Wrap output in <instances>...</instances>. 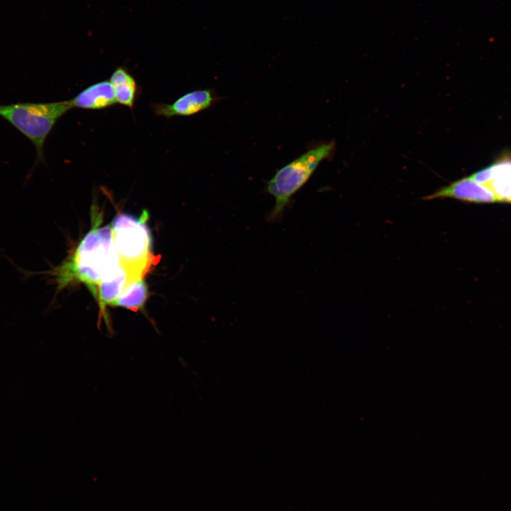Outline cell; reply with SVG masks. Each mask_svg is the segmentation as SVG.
Returning a JSON list of instances; mask_svg holds the SVG:
<instances>
[{"label": "cell", "mask_w": 511, "mask_h": 511, "mask_svg": "<svg viewBox=\"0 0 511 511\" xmlns=\"http://www.w3.org/2000/svg\"><path fill=\"white\" fill-rule=\"evenodd\" d=\"M94 225L83 238L75 253L67 260L52 270L34 273L17 267L24 278L37 274H47L53 278L57 290L71 281L78 280L84 283L97 297V287L103 277L120 263L116 252L111 226H99L97 218Z\"/></svg>", "instance_id": "cell-1"}, {"label": "cell", "mask_w": 511, "mask_h": 511, "mask_svg": "<svg viewBox=\"0 0 511 511\" xmlns=\"http://www.w3.org/2000/svg\"><path fill=\"white\" fill-rule=\"evenodd\" d=\"M71 109L70 100L0 104V117L10 123L33 145L35 149L33 169L38 163H45V141L57 121Z\"/></svg>", "instance_id": "cell-2"}, {"label": "cell", "mask_w": 511, "mask_h": 511, "mask_svg": "<svg viewBox=\"0 0 511 511\" xmlns=\"http://www.w3.org/2000/svg\"><path fill=\"white\" fill-rule=\"evenodd\" d=\"M334 147V142L321 144L275 172L266 186L267 192L275 201L268 216L270 221H275L282 217L293 195L309 180L319 164L331 155Z\"/></svg>", "instance_id": "cell-3"}, {"label": "cell", "mask_w": 511, "mask_h": 511, "mask_svg": "<svg viewBox=\"0 0 511 511\" xmlns=\"http://www.w3.org/2000/svg\"><path fill=\"white\" fill-rule=\"evenodd\" d=\"M148 214L139 216L119 214L111 224L114 246L120 262L147 273L154 263L152 238L147 226Z\"/></svg>", "instance_id": "cell-4"}, {"label": "cell", "mask_w": 511, "mask_h": 511, "mask_svg": "<svg viewBox=\"0 0 511 511\" xmlns=\"http://www.w3.org/2000/svg\"><path fill=\"white\" fill-rule=\"evenodd\" d=\"M145 273L141 269L120 262L103 277L97 287L96 299L99 304L101 315L106 324L108 318L106 307L111 305L130 282L143 278Z\"/></svg>", "instance_id": "cell-5"}, {"label": "cell", "mask_w": 511, "mask_h": 511, "mask_svg": "<svg viewBox=\"0 0 511 511\" xmlns=\"http://www.w3.org/2000/svg\"><path fill=\"white\" fill-rule=\"evenodd\" d=\"M218 99L212 89H197L183 94L172 103H156L151 106L156 115L170 119L194 115L209 109Z\"/></svg>", "instance_id": "cell-6"}, {"label": "cell", "mask_w": 511, "mask_h": 511, "mask_svg": "<svg viewBox=\"0 0 511 511\" xmlns=\"http://www.w3.org/2000/svg\"><path fill=\"white\" fill-rule=\"evenodd\" d=\"M451 198L476 203L499 202L495 194L487 186L480 184L469 176L451 182L434 193L424 197L426 200Z\"/></svg>", "instance_id": "cell-7"}, {"label": "cell", "mask_w": 511, "mask_h": 511, "mask_svg": "<svg viewBox=\"0 0 511 511\" xmlns=\"http://www.w3.org/2000/svg\"><path fill=\"white\" fill-rule=\"evenodd\" d=\"M469 177L490 188L500 202L511 203V160H499Z\"/></svg>", "instance_id": "cell-8"}, {"label": "cell", "mask_w": 511, "mask_h": 511, "mask_svg": "<svg viewBox=\"0 0 511 511\" xmlns=\"http://www.w3.org/2000/svg\"><path fill=\"white\" fill-rule=\"evenodd\" d=\"M70 100L72 108L89 110L103 109L116 103L109 80L89 85Z\"/></svg>", "instance_id": "cell-9"}, {"label": "cell", "mask_w": 511, "mask_h": 511, "mask_svg": "<svg viewBox=\"0 0 511 511\" xmlns=\"http://www.w3.org/2000/svg\"><path fill=\"white\" fill-rule=\"evenodd\" d=\"M109 82L113 87L116 102L132 109L138 92L135 78L126 68L118 67L111 74Z\"/></svg>", "instance_id": "cell-10"}, {"label": "cell", "mask_w": 511, "mask_h": 511, "mask_svg": "<svg viewBox=\"0 0 511 511\" xmlns=\"http://www.w3.org/2000/svg\"><path fill=\"white\" fill-rule=\"evenodd\" d=\"M147 297L148 288L143 278H141L130 282L111 306L138 311L143 308Z\"/></svg>", "instance_id": "cell-11"}]
</instances>
